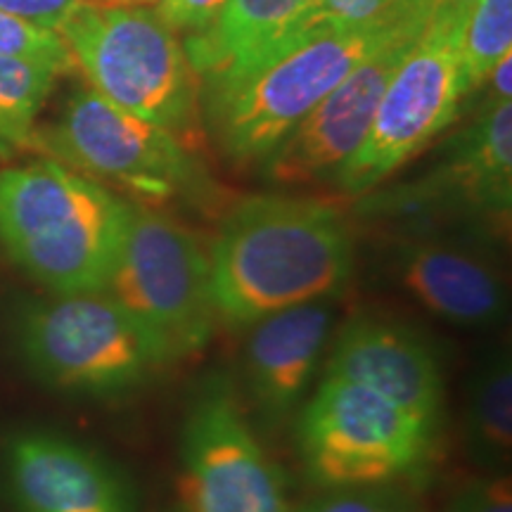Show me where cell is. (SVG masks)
I'll return each instance as SVG.
<instances>
[{
	"instance_id": "obj_1",
	"label": "cell",
	"mask_w": 512,
	"mask_h": 512,
	"mask_svg": "<svg viewBox=\"0 0 512 512\" xmlns=\"http://www.w3.org/2000/svg\"><path fill=\"white\" fill-rule=\"evenodd\" d=\"M207 254L216 316L238 328L290 306L332 299L354 273L347 216L313 197L242 200Z\"/></svg>"
},
{
	"instance_id": "obj_2",
	"label": "cell",
	"mask_w": 512,
	"mask_h": 512,
	"mask_svg": "<svg viewBox=\"0 0 512 512\" xmlns=\"http://www.w3.org/2000/svg\"><path fill=\"white\" fill-rule=\"evenodd\" d=\"M128 211L131 202L57 162L0 174V238L55 294L105 290Z\"/></svg>"
},
{
	"instance_id": "obj_3",
	"label": "cell",
	"mask_w": 512,
	"mask_h": 512,
	"mask_svg": "<svg viewBox=\"0 0 512 512\" xmlns=\"http://www.w3.org/2000/svg\"><path fill=\"white\" fill-rule=\"evenodd\" d=\"M439 3L406 0L380 22L299 43L233 91L211 100L204 107L221 150L238 164L264 162L358 64L399 38L422 34Z\"/></svg>"
},
{
	"instance_id": "obj_4",
	"label": "cell",
	"mask_w": 512,
	"mask_h": 512,
	"mask_svg": "<svg viewBox=\"0 0 512 512\" xmlns=\"http://www.w3.org/2000/svg\"><path fill=\"white\" fill-rule=\"evenodd\" d=\"M57 34L93 91L112 105L174 136L195 124L200 81L155 10L86 0Z\"/></svg>"
},
{
	"instance_id": "obj_5",
	"label": "cell",
	"mask_w": 512,
	"mask_h": 512,
	"mask_svg": "<svg viewBox=\"0 0 512 512\" xmlns=\"http://www.w3.org/2000/svg\"><path fill=\"white\" fill-rule=\"evenodd\" d=\"M22 349L43 380L67 392L121 394L178 361L112 294H57L24 318Z\"/></svg>"
},
{
	"instance_id": "obj_6",
	"label": "cell",
	"mask_w": 512,
	"mask_h": 512,
	"mask_svg": "<svg viewBox=\"0 0 512 512\" xmlns=\"http://www.w3.org/2000/svg\"><path fill=\"white\" fill-rule=\"evenodd\" d=\"M306 477L320 489H370L420 475L437 434L373 389L325 375L297 427Z\"/></svg>"
},
{
	"instance_id": "obj_7",
	"label": "cell",
	"mask_w": 512,
	"mask_h": 512,
	"mask_svg": "<svg viewBox=\"0 0 512 512\" xmlns=\"http://www.w3.org/2000/svg\"><path fill=\"white\" fill-rule=\"evenodd\" d=\"M465 12L441 0L430 24L408 48L384 88L361 147L335 174L347 195H363L387 181L458 117L460 102L470 93L458 53Z\"/></svg>"
},
{
	"instance_id": "obj_8",
	"label": "cell",
	"mask_w": 512,
	"mask_h": 512,
	"mask_svg": "<svg viewBox=\"0 0 512 512\" xmlns=\"http://www.w3.org/2000/svg\"><path fill=\"white\" fill-rule=\"evenodd\" d=\"M105 292L162 339L176 358L207 347L216 323L209 254L188 228L131 204Z\"/></svg>"
},
{
	"instance_id": "obj_9",
	"label": "cell",
	"mask_w": 512,
	"mask_h": 512,
	"mask_svg": "<svg viewBox=\"0 0 512 512\" xmlns=\"http://www.w3.org/2000/svg\"><path fill=\"white\" fill-rule=\"evenodd\" d=\"M55 155L110 178L147 202L195 188L200 171L174 133L121 110L98 91H76L48 136Z\"/></svg>"
},
{
	"instance_id": "obj_10",
	"label": "cell",
	"mask_w": 512,
	"mask_h": 512,
	"mask_svg": "<svg viewBox=\"0 0 512 512\" xmlns=\"http://www.w3.org/2000/svg\"><path fill=\"white\" fill-rule=\"evenodd\" d=\"M181 512H290L278 467L226 389L211 384L183 427Z\"/></svg>"
},
{
	"instance_id": "obj_11",
	"label": "cell",
	"mask_w": 512,
	"mask_h": 512,
	"mask_svg": "<svg viewBox=\"0 0 512 512\" xmlns=\"http://www.w3.org/2000/svg\"><path fill=\"white\" fill-rule=\"evenodd\" d=\"M418 36L389 43L320 100L264 159L268 181L302 185L335 176L361 147L384 88Z\"/></svg>"
},
{
	"instance_id": "obj_12",
	"label": "cell",
	"mask_w": 512,
	"mask_h": 512,
	"mask_svg": "<svg viewBox=\"0 0 512 512\" xmlns=\"http://www.w3.org/2000/svg\"><path fill=\"white\" fill-rule=\"evenodd\" d=\"M325 375L344 377L373 389L427 430L444 422V373L422 337L389 320L361 318L335 339Z\"/></svg>"
},
{
	"instance_id": "obj_13",
	"label": "cell",
	"mask_w": 512,
	"mask_h": 512,
	"mask_svg": "<svg viewBox=\"0 0 512 512\" xmlns=\"http://www.w3.org/2000/svg\"><path fill=\"white\" fill-rule=\"evenodd\" d=\"M313 0H226L207 27L185 36L204 105L290 53L292 31Z\"/></svg>"
},
{
	"instance_id": "obj_14",
	"label": "cell",
	"mask_w": 512,
	"mask_h": 512,
	"mask_svg": "<svg viewBox=\"0 0 512 512\" xmlns=\"http://www.w3.org/2000/svg\"><path fill=\"white\" fill-rule=\"evenodd\" d=\"M330 299L256 320L245 349L249 394L266 422L290 418L313 380L332 332Z\"/></svg>"
},
{
	"instance_id": "obj_15",
	"label": "cell",
	"mask_w": 512,
	"mask_h": 512,
	"mask_svg": "<svg viewBox=\"0 0 512 512\" xmlns=\"http://www.w3.org/2000/svg\"><path fill=\"white\" fill-rule=\"evenodd\" d=\"M8 465L22 512H133L121 479L72 441L24 434L12 441Z\"/></svg>"
},
{
	"instance_id": "obj_16",
	"label": "cell",
	"mask_w": 512,
	"mask_h": 512,
	"mask_svg": "<svg viewBox=\"0 0 512 512\" xmlns=\"http://www.w3.org/2000/svg\"><path fill=\"white\" fill-rule=\"evenodd\" d=\"M394 273L422 309L460 328H486L505 313V287L479 252L441 240L403 242Z\"/></svg>"
},
{
	"instance_id": "obj_17",
	"label": "cell",
	"mask_w": 512,
	"mask_h": 512,
	"mask_svg": "<svg viewBox=\"0 0 512 512\" xmlns=\"http://www.w3.org/2000/svg\"><path fill=\"white\" fill-rule=\"evenodd\" d=\"M453 190L467 207L494 216L510 214L512 200V102L482 107L446 164L439 183Z\"/></svg>"
},
{
	"instance_id": "obj_18",
	"label": "cell",
	"mask_w": 512,
	"mask_h": 512,
	"mask_svg": "<svg viewBox=\"0 0 512 512\" xmlns=\"http://www.w3.org/2000/svg\"><path fill=\"white\" fill-rule=\"evenodd\" d=\"M467 441L482 463L501 465L512 446V366L508 354L479 370L467 403Z\"/></svg>"
},
{
	"instance_id": "obj_19",
	"label": "cell",
	"mask_w": 512,
	"mask_h": 512,
	"mask_svg": "<svg viewBox=\"0 0 512 512\" xmlns=\"http://www.w3.org/2000/svg\"><path fill=\"white\" fill-rule=\"evenodd\" d=\"M458 53L472 93L503 57L512 55V0H477L465 12Z\"/></svg>"
},
{
	"instance_id": "obj_20",
	"label": "cell",
	"mask_w": 512,
	"mask_h": 512,
	"mask_svg": "<svg viewBox=\"0 0 512 512\" xmlns=\"http://www.w3.org/2000/svg\"><path fill=\"white\" fill-rule=\"evenodd\" d=\"M60 72L46 64L0 55V138L27 140Z\"/></svg>"
},
{
	"instance_id": "obj_21",
	"label": "cell",
	"mask_w": 512,
	"mask_h": 512,
	"mask_svg": "<svg viewBox=\"0 0 512 512\" xmlns=\"http://www.w3.org/2000/svg\"><path fill=\"white\" fill-rule=\"evenodd\" d=\"M403 3L406 0H313L299 27L292 31L290 46L294 48L311 38L380 22V19L394 15Z\"/></svg>"
},
{
	"instance_id": "obj_22",
	"label": "cell",
	"mask_w": 512,
	"mask_h": 512,
	"mask_svg": "<svg viewBox=\"0 0 512 512\" xmlns=\"http://www.w3.org/2000/svg\"><path fill=\"white\" fill-rule=\"evenodd\" d=\"M0 55L46 64L60 74L74 69L76 64L57 31L36 27L5 10H0Z\"/></svg>"
},
{
	"instance_id": "obj_23",
	"label": "cell",
	"mask_w": 512,
	"mask_h": 512,
	"mask_svg": "<svg viewBox=\"0 0 512 512\" xmlns=\"http://www.w3.org/2000/svg\"><path fill=\"white\" fill-rule=\"evenodd\" d=\"M297 512H411L401 496L389 494L382 486L370 489H337L328 496L306 503Z\"/></svg>"
},
{
	"instance_id": "obj_24",
	"label": "cell",
	"mask_w": 512,
	"mask_h": 512,
	"mask_svg": "<svg viewBox=\"0 0 512 512\" xmlns=\"http://www.w3.org/2000/svg\"><path fill=\"white\" fill-rule=\"evenodd\" d=\"M223 5L226 0H159L155 12L174 34L188 36L192 31L207 27Z\"/></svg>"
},
{
	"instance_id": "obj_25",
	"label": "cell",
	"mask_w": 512,
	"mask_h": 512,
	"mask_svg": "<svg viewBox=\"0 0 512 512\" xmlns=\"http://www.w3.org/2000/svg\"><path fill=\"white\" fill-rule=\"evenodd\" d=\"M86 0H0V10L10 12L36 27L60 31L62 24L74 15Z\"/></svg>"
},
{
	"instance_id": "obj_26",
	"label": "cell",
	"mask_w": 512,
	"mask_h": 512,
	"mask_svg": "<svg viewBox=\"0 0 512 512\" xmlns=\"http://www.w3.org/2000/svg\"><path fill=\"white\" fill-rule=\"evenodd\" d=\"M453 512H512V486L508 477L484 479L458 498Z\"/></svg>"
},
{
	"instance_id": "obj_27",
	"label": "cell",
	"mask_w": 512,
	"mask_h": 512,
	"mask_svg": "<svg viewBox=\"0 0 512 512\" xmlns=\"http://www.w3.org/2000/svg\"><path fill=\"white\" fill-rule=\"evenodd\" d=\"M451 3H456V5H460V8H465V10H470L472 5L477 3V0H451Z\"/></svg>"
},
{
	"instance_id": "obj_28",
	"label": "cell",
	"mask_w": 512,
	"mask_h": 512,
	"mask_svg": "<svg viewBox=\"0 0 512 512\" xmlns=\"http://www.w3.org/2000/svg\"><path fill=\"white\" fill-rule=\"evenodd\" d=\"M124 3H133V5H147V3H157V0H124Z\"/></svg>"
}]
</instances>
